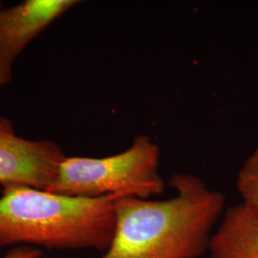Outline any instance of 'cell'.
<instances>
[{
	"label": "cell",
	"mask_w": 258,
	"mask_h": 258,
	"mask_svg": "<svg viewBox=\"0 0 258 258\" xmlns=\"http://www.w3.org/2000/svg\"><path fill=\"white\" fill-rule=\"evenodd\" d=\"M61 148L50 140H28L0 116V184L48 190L65 159Z\"/></svg>",
	"instance_id": "cell-4"
},
{
	"label": "cell",
	"mask_w": 258,
	"mask_h": 258,
	"mask_svg": "<svg viewBox=\"0 0 258 258\" xmlns=\"http://www.w3.org/2000/svg\"><path fill=\"white\" fill-rule=\"evenodd\" d=\"M211 258H258V218L241 203L228 208L212 234Z\"/></svg>",
	"instance_id": "cell-6"
},
{
	"label": "cell",
	"mask_w": 258,
	"mask_h": 258,
	"mask_svg": "<svg viewBox=\"0 0 258 258\" xmlns=\"http://www.w3.org/2000/svg\"><path fill=\"white\" fill-rule=\"evenodd\" d=\"M163 200L119 197L113 239L102 258H201L225 212L226 197L197 176L175 173Z\"/></svg>",
	"instance_id": "cell-1"
},
{
	"label": "cell",
	"mask_w": 258,
	"mask_h": 258,
	"mask_svg": "<svg viewBox=\"0 0 258 258\" xmlns=\"http://www.w3.org/2000/svg\"><path fill=\"white\" fill-rule=\"evenodd\" d=\"M236 188L241 197L240 203L258 218V148L241 166Z\"/></svg>",
	"instance_id": "cell-7"
},
{
	"label": "cell",
	"mask_w": 258,
	"mask_h": 258,
	"mask_svg": "<svg viewBox=\"0 0 258 258\" xmlns=\"http://www.w3.org/2000/svg\"><path fill=\"white\" fill-rule=\"evenodd\" d=\"M161 150L147 135H138L124 151L101 158L65 157L47 191L82 197H137L163 194Z\"/></svg>",
	"instance_id": "cell-3"
},
{
	"label": "cell",
	"mask_w": 258,
	"mask_h": 258,
	"mask_svg": "<svg viewBox=\"0 0 258 258\" xmlns=\"http://www.w3.org/2000/svg\"><path fill=\"white\" fill-rule=\"evenodd\" d=\"M117 198L71 196L20 185L3 187L0 247L105 252L115 231Z\"/></svg>",
	"instance_id": "cell-2"
},
{
	"label": "cell",
	"mask_w": 258,
	"mask_h": 258,
	"mask_svg": "<svg viewBox=\"0 0 258 258\" xmlns=\"http://www.w3.org/2000/svg\"><path fill=\"white\" fill-rule=\"evenodd\" d=\"M2 258H43V252L33 247H18Z\"/></svg>",
	"instance_id": "cell-8"
},
{
	"label": "cell",
	"mask_w": 258,
	"mask_h": 258,
	"mask_svg": "<svg viewBox=\"0 0 258 258\" xmlns=\"http://www.w3.org/2000/svg\"><path fill=\"white\" fill-rule=\"evenodd\" d=\"M80 2L25 0L0 9V87L9 84L14 64L28 44Z\"/></svg>",
	"instance_id": "cell-5"
}]
</instances>
